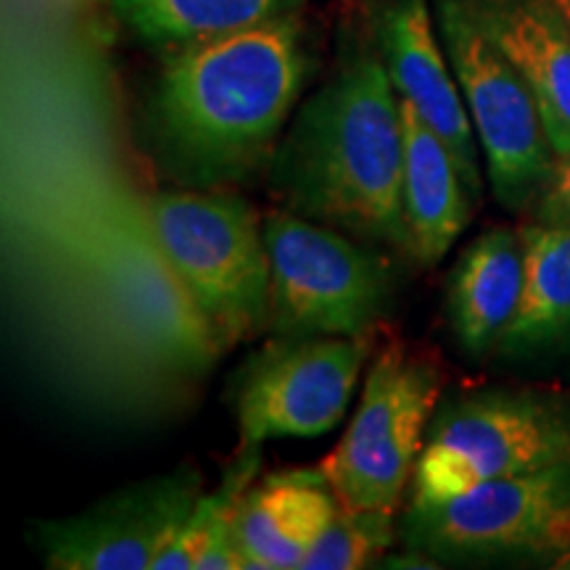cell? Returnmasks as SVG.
<instances>
[{
	"label": "cell",
	"instance_id": "cell-1",
	"mask_svg": "<svg viewBox=\"0 0 570 570\" xmlns=\"http://www.w3.org/2000/svg\"><path fill=\"white\" fill-rule=\"evenodd\" d=\"M309 63L296 13L169 53L148 98V132L164 173L194 190L259 173Z\"/></svg>",
	"mask_w": 570,
	"mask_h": 570
},
{
	"label": "cell",
	"instance_id": "cell-2",
	"mask_svg": "<svg viewBox=\"0 0 570 570\" xmlns=\"http://www.w3.org/2000/svg\"><path fill=\"white\" fill-rule=\"evenodd\" d=\"M267 177L285 209L410 256L402 101L377 48L346 51L331 80L298 106Z\"/></svg>",
	"mask_w": 570,
	"mask_h": 570
},
{
	"label": "cell",
	"instance_id": "cell-3",
	"mask_svg": "<svg viewBox=\"0 0 570 570\" xmlns=\"http://www.w3.org/2000/svg\"><path fill=\"white\" fill-rule=\"evenodd\" d=\"M161 252L194 294L219 346L269 323L265 223L246 198L219 190H161L146 202Z\"/></svg>",
	"mask_w": 570,
	"mask_h": 570
},
{
	"label": "cell",
	"instance_id": "cell-4",
	"mask_svg": "<svg viewBox=\"0 0 570 570\" xmlns=\"http://www.w3.org/2000/svg\"><path fill=\"white\" fill-rule=\"evenodd\" d=\"M269 331L277 338L367 336L394 298L383 248L291 209L265 217Z\"/></svg>",
	"mask_w": 570,
	"mask_h": 570
},
{
	"label": "cell",
	"instance_id": "cell-5",
	"mask_svg": "<svg viewBox=\"0 0 570 570\" xmlns=\"http://www.w3.org/2000/svg\"><path fill=\"white\" fill-rule=\"evenodd\" d=\"M570 462V412L552 399L487 391L441 402L420 454L412 504Z\"/></svg>",
	"mask_w": 570,
	"mask_h": 570
},
{
	"label": "cell",
	"instance_id": "cell-6",
	"mask_svg": "<svg viewBox=\"0 0 570 570\" xmlns=\"http://www.w3.org/2000/svg\"><path fill=\"white\" fill-rule=\"evenodd\" d=\"M433 13L487 161L491 194L508 212L529 209L558 161L537 98L483 30L470 0H433Z\"/></svg>",
	"mask_w": 570,
	"mask_h": 570
},
{
	"label": "cell",
	"instance_id": "cell-7",
	"mask_svg": "<svg viewBox=\"0 0 570 570\" xmlns=\"http://www.w3.org/2000/svg\"><path fill=\"white\" fill-rule=\"evenodd\" d=\"M410 552L433 560H570V462L479 483L436 504H410Z\"/></svg>",
	"mask_w": 570,
	"mask_h": 570
},
{
	"label": "cell",
	"instance_id": "cell-8",
	"mask_svg": "<svg viewBox=\"0 0 570 570\" xmlns=\"http://www.w3.org/2000/svg\"><path fill=\"white\" fill-rule=\"evenodd\" d=\"M439 389V370L399 346L373 362L344 439L320 465L344 508H399L415 481Z\"/></svg>",
	"mask_w": 570,
	"mask_h": 570
},
{
	"label": "cell",
	"instance_id": "cell-9",
	"mask_svg": "<svg viewBox=\"0 0 570 570\" xmlns=\"http://www.w3.org/2000/svg\"><path fill=\"white\" fill-rule=\"evenodd\" d=\"M96 265L132 338L159 365L204 373L219 354L204 312L161 252L146 204H125L96 233Z\"/></svg>",
	"mask_w": 570,
	"mask_h": 570
},
{
	"label": "cell",
	"instance_id": "cell-10",
	"mask_svg": "<svg viewBox=\"0 0 570 570\" xmlns=\"http://www.w3.org/2000/svg\"><path fill=\"white\" fill-rule=\"evenodd\" d=\"M370 356V336L277 338L240 373V441L320 439L344 420Z\"/></svg>",
	"mask_w": 570,
	"mask_h": 570
},
{
	"label": "cell",
	"instance_id": "cell-11",
	"mask_svg": "<svg viewBox=\"0 0 570 570\" xmlns=\"http://www.w3.org/2000/svg\"><path fill=\"white\" fill-rule=\"evenodd\" d=\"M202 494L196 470L132 483L59 523L40 525L48 568L146 570L180 531Z\"/></svg>",
	"mask_w": 570,
	"mask_h": 570
},
{
	"label": "cell",
	"instance_id": "cell-12",
	"mask_svg": "<svg viewBox=\"0 0 570 570\" xmlns=\"http://www.w3.org/2000/svg\"><path fill=\"white\" fill-rule=\"evenodd\" d=\"M431 9L428 0H386L375 21L377 53L399 98L446 142L470 196L479 204L483 196L481 146Z\"/></svg>",
	"mask_w": 570,
	"mask_h": 570
},
{
	"label": "cell",
	"instance_id": "cell-13",
	"mask_svg": "<svg viewBox=\"0 0 570 570\" xmlns=\"http://www.w3.org/2000/svg\"><path fill=\"white\" fill-rule=\"evenodd\" d=\"M341 508L323 468H294L254 481L235 512L246 570H298Z\"/></svg>",
	"mask_w": 570,
	"mask_h": 570
},
{
	"label": "cell",
	"instance_id": "cell-14",
	"mask_svg": "<svg viewBox=\"0 0 570 570\" xmlns=\"http://www.w3.org/2000/svg\"><path fill=\"white\" fill-rule=\"evenodd\" d=\"M491 40L520 71L554 156L570 154V24L552 0H470Z\"/></svg>",
	"mask_w": 570,
	"mask_h": 570
},
{
	"label": "cell",
	"instance_id": "cell-15",
	"mask_svg": "<svg viewBox=\"0 0 570 570\" xmlns=\"http://www.w3.org/2000/svg\"><path fill=\"white\" fill-rule=\"evenodd\" d=\"M402 204L410 235V259L433 267L470 225L475 198L470 196L446 142L417 117L407 101H402Z\"/></svg>",
	"mask_w": 570,
	"mask_h": 570
},
{
	"label": "cell",
	"instance_id": "cell-16",
	"mask_svg": "<svg viewBox=\"0 0 570 570\" xmlns=\"http://www.w3.org/2000/svg\"><path fill=\"white\" fill-rule=\"evenodd\" d=\"M523 238L510 227H491L470 244L449 277L446 312L468 354L499 346L523 296Z\"/></svg>",
	"mask_w": 570,
	"mask_h": 570
},
{
	"label": "cell",
	"instance_id": "cell-17",
	"mask_svg": "<svg viewBox=\"0 0 570 570\" xmlns=\"http://www.w3.org/2000/svg\"><path fill=\"white\" fill-rule=\"evenodd\" d=\"M525 254L523 296L508 333L504 354H537L570 341V227L533 223L520 230Z\"/></svg>",
	"mask_w": 570,
	"mask_h": 570
},
{
	"label": "cell",
	"instance_id": "cell-18",
	"mask_svg": "<svg viewBox=\"0 0 570 570\" xmlns=\"http://www.w3.org/2000/svg\"><path fill=\"white\" fill-rule=\"evenodd\" d=\"M304 0H111V11L135 38L175 53L291 17Z\"/></svg>",
	"mask_w": 570,
	"mask_h": 570
},
{
	"label": "cell",
	"instance_id": "cell-19",
	"mask_svg": "<svg viewBox=\"0 0 570 570\" xmlns=\"http://www.w3.org/2000/svg\"><path fill=\"white\" fill-rule=\"evenodd\" d=\"M262 446H244L217 483L190 508L188 518L154 562V570H246L235 541V512L262 468Z\"/></svg>",
	"mask_w": 570,
	"mask_h": 570
},
{
	"label": "cell",
	"instance_id": "cell-20",
	"mask_svg": "<svg viewBox=\"0 0 570 570\" xmlns=\"http://www.w3.org/2000/svg\"><path fill=\"white\" fill-rule=\"evenodd\" d=\"M394 512L352 510L341 504L298 570H360L381 560L394 544Z\"/></svg>",
	"mask_w": 570,
	"mask_h": 570
},
{
	"label": "cell",
	"instance_id": "cell-21",
	"mask_svg": "<svg viewBox=\"0 0 570 570\" xmlns=\"http://www.w3.org/2000/svg\"><path fill=\"white\" fill-rule=\"evenodd\" d=\"M533 223L570 227V154L554 161L550 183L533 204Z\"/></svg>",
	"mask_w": 570,
	"mask_h": 570
},
{
	"label": "cell",
	"instance_id": "cell-22",
	"mask_svg": "<svg viewBox=\"0 0 570 570\" xmlns=\"http://www.w3.org/2000/svg\"><path fill=\"white\" fill-rule=\"evenodd\" d=\"M552 3L558 6L560 13H562V17H566V21L570 24V0H552Z\"/></svg>",
	"mask_w": 570,
	"mask_h": 570
}]
</instances>
